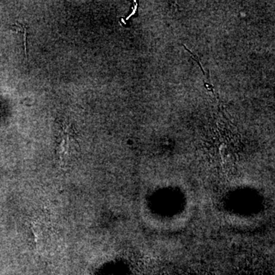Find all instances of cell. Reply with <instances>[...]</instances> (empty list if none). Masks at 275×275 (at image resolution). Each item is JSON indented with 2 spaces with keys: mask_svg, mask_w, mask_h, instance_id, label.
<instances>
[{
  "mask_svg": "<svg viewBox=\"0 0 275 275\" xmlns=\"http://www.w3.org/2000/svg\"><path fill=\"white\" fill-rule=\"evenodd\" d=\"M32 232L35 236V244L40 249L51 246L52 242V227L47 222L38 220L32 224Z\"/></svg>",
  "mask_w": 275,
  "mask_h": 275,
  "instance_id": "obj_1",
  "label": "cell"
}]
</instances>
